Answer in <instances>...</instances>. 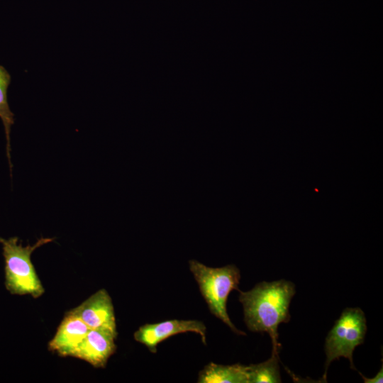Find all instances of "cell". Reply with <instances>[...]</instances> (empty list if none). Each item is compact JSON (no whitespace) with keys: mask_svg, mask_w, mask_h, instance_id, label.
Returning <instances> with one entry per match:
<instances>
[{"mask_svg":"<svg viewBox=\"0 0 383 383\" xmlns=\"http://www.w3.org/2000/svg\"><path fill=\"white\" fill-rule=\"evenodd\" d=\"M239 292L248 328L267 332L272 339V350L279 353L278 326L290 321L289 309L296 293L295 285L284 279L262 282L250 291Z\"/></svg>","mask_w":383,"mask_h":383,"instance_id":"6da1fadb","label":"cell"},{"mask_svg":"<svg viewBox=\"0 0 383 383\" xmlns=\"http://www.w3.org/2000/svg\"><path fill=\"white\" fill-rule=\"evenodd\" d=\"M199 383H248V366L211 362L199 373Z\"/></svg>","mask_w":383,"mask_h":383,"instance_id":"9c48e42d","label":"cell"},{"mask_svg":"<svg viewBox=\"0 0 383 383\" xmlns=\"http://www.w3.org/2000/svg\"><path fill=\"white\" fill-rule=\"evenodd\" d=\"M365 383H382L383 382V367L382 365L381 370L372 378H367L359 372Z\"/></svg>","mask_w":383,"mask_h":383,"instance_id":"7c38bea8","label":"cell"},{"mask_svg":"<svg viewBox=\"0 0 383 383\" xmlns=\"http://www.w3.org/2000/svg\"><path fill=\"white\" fill-rule=\"evenodd\" d=\"M278 359V353L272 351L271 357L265 362L248 365V383L281 382Z\"/></svg>","mask_w":383,"mask_h":383,"instance_id":"8fae6325","label":"cell"},{"mask_svg":"<svg viewBox=\"0 0 383 383\" xmlns=\"http://www.w3.org/2000/svg\"><path fill=\"white\" fill-rule=\"evenodd\" d=\"M89 330L79 316L69 311L49 342L48 349L61 357H72Z\"/></svg>","mask_w":383,"mask_h":383,"instance_id":"52a82bcc","label":"cell"},{"mask_svg":"<svg viewBox=\"0 0 383 383\" xmlns=\"http://www.w3.org/2000/svg\"><path fill=\"white\" fill-rule=\"evenodd\" d=\"M189 265L210 312L235 333L245 335L233 325L226 309L229 294L233 290L240 292L239 269L234 265L221 267H210L194 260H189Z\"/></svg>","mask_w":383,"mask_h":383,"instance_id":"7a4b0ae2","label":"cell"},{"mask_svg":"<svg viewBox=\"0 0 383 383\" xmlns=\"http://www.w3.org/2000/svg\"><path fill=\"white\" fill-rule=\"evenodd\" d=\"M11 81V77L9 72L4 66L0 65V118L4 127L6 138V154L11 172L10 133L11 126L14 123V113L10 109L7 97V91Z\"/></svg>","mask_w":383,"mask_h":383,"instance_id":"30bf717a","label":"cell"},{"mask_svg":"<svg viewBox=\"0 0 383 383\" xmlns=\"http://www.w3.org/2000/svg\"><path fill=\"white\" fill-rule=\"evenodd\" d=\"M206 326L196 320H168L156 323H146L134 333V338L155 353L157 345L167 338L179 333L194 332L200 335L206 344Z\"/></svg>","mask_w":383,"mask_h":383,"instance_id":"8992f818","label":"cell"},{"mask_svg":"<svg viewBox=\"0 0 383 383\" xmlns=\"http://www.w3.org/2000/svg\"><path fill=\"white\" fill-rule=\"evenodd\" d=\"M116 338L109 333L90 329L72 357L83 360L94 367L104 368L116 352Z\"/></svg>","mask_w":383,"mask_h":383,"instance_id":"ba28073f","label":"cell"},{"mask_svg":"<svg viewBox=\"0 0 383 383\" xmlns=\"http://www.w3.org/2000/svg\"><path fill=\"white\" fill-rule=\"evenodd\" d=\"M364 312L360 308L345 309L328 332L325 342L326 360L323 379L326 382L328 367L335 360L348 358L350 367L355 370L353 353L355 348L364 343L367 331Z\"/></svg>","mask_w":383,"mask_h":383,"instance_id":"277c9868","label":"cell"},{"mask_svg":"<svg viewBox=\"0 0 383 383\" xmlns=\"http://www.w3.org/2000/svg\"><path fill=\"white\" fill-rule=\"evenodd\" d=\"M70 311L79 316L89 329L104 331L117 338L113 306L106 289L97 291Z\"/></svg>","mask_w":383,"mask_h":383,"instance_id":"5b68a950","label":"cell"},{"mask_svg":"<svg viewBox=\"0 0 383 383\" xmlns=\"http://www.w3.org/2000/svg\"><path fill=\"white\" fill-rule=\"evenodd\" d=\"M53 238H41L34 245L25 247L18 243V238L8 240L0 238L5 260V286L12 294H29L38 298L44 288L31 262L32 252L38 248L53 241Z\"/></svg>","mask_w":383,"mask_h":383,"instance_id":"3957f363","label":"cell"}]
</instances>
